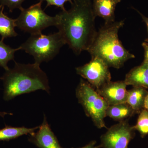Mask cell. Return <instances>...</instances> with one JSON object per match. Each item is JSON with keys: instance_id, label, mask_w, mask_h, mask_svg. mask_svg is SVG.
<instances>
[{"instance_id": "cell-1", "label": "cell", "mask_w": 148, "mask_h": 148, "mask_svg": "<svg viewBox=\"0 0 148 148\" xmlns=\"http://www.w3.org/2000/svg\"><path fill=\"white\" fill-rule=\"evenodd\" d=\"M69 10H62L56 14V27L66 44L79 55L87 51L92 44L97 31L96 17L93 13L90 0H73Z\"/></svg>"}, {"instance_id": "cell-2", "label": "cell", "mask_w": 148, "mask_h": 148, "mask_svg": "<svg viewBox=\"0 0 148 148\" xmlns=\"http://www.w3.org/2000/svg\"><path fill=\"white\" fill-rule=\"evenodd\" d=\"M40 64H20L15 62L12 69L5 71L1 77L3 85V98L12 100L18 95L36 90H45L50 93L48 78Z\"/></svg>"}, {"instance_id": "cell-3", "label": "cell", "mask_w": 148, "mask_h": 148, "mask_svg": "<svg viewBox=\"0 0 148 148\" xmlns=\"http://www.w3.org/2000/svg\"><path fill=\"white\" fill-rule=\"evenodd\" d=\"M124 20L104 24L98 31L93 42L87 51L91 57L101 58L109 67L119 69L125 62L135 56L123 47L119 38L120 29Z\"/></svg>"}, {"instance_id": "cell-4", "label": "cell", "mask_w": 148, "mask_h": 148, "mask_svg": "<svg viewBox=\"0 0 148 148\" xmlns=\"http://www.w3.org/2000/svg\"><path fill=\"white\" fill-rule=\"evenodd\" d=\"M66 44L62 35L58 32L48 35L42 33L31 35L20 47L34 57L35 63L40 65L53 59Z\"/></svg>"}, {"instance_id": "cell-5", "label": "cell", "mask_w": 148, "mask_h": 148, "mask_svg": "<svg viewBox=\"0 0 148 148\" xmlns=\"http://www.w3.org/2000/svg\"><path fill=\"white\" fill-rule=\"evenodd\" d=\"M76 95L86 114L91 119L95 126L99 129L107 128L104 119L109 105L94 88L82 79L76 89Z\"/></svg>"}, {"instance_id": "cell-6", "label": "cell", "mask_w": 148, "mask_h": 148, "mask_svg": "<svg viewBox=\"0 0 148 148\" xmlns=\"http://www.w3.org/2000/svg\"><path fill=\"white\" fill-rule=\"evenodd\" d=\"M42 3L40 1L27 8H22L16 19V27L31 35L40 34L48 27H56L58 23L57 15L52 16L47 14L42 8Z\"/></svg>"}, {"instance_id": "cell-7", "label": "cell", "mask_w": 148, "mask_h": 148, "mask_svg": "<svg viewBox=\"0 0 148 148\" xmlns=\"http://www.w3.org/2000/svg\"><path fill=\"white\" fill-rule=\"evenodd\" d=\"M110 67L101 58L91 57V60L83 66L76 68L77 73L87 80L96 90L111 81Z\"/></svg>"}, {"instance_id": "cell-8", "label": "cell", "mask_w": 148, "mask_h": 148, "mask_svg": "<svg viewBox=\"0 0 148 148\" xmlns=\"http://www.w3.org/2000/svg\"><path fill=\"white\" fill-rule=\"evenodd\" d=\"M135 131L127 120L119 122L101 135L100 145L102 148H127L135 137Z\"/></svg>"}, {"instance_id": "cell-9", "label": "cell", "mask_w": 148, "mask_h": 148, "mask_svg": "<svg viewBox=\"0 0 148 148\" xmlns=\"http://www.w3.org/2000/svg\"><path fill=\"white\" fill-rule=\"evenodd\" d=\"M127 85L124 81L110 82L96 90L109 106L126 103L127 95Z\"/></svg>"}, {"instance_id": "cell-10", "label": "cell", "mask_w": 148, "mask_h": 148, "mask_svg": "<svg viewBox=\"0 0 148 148\" xmlns=\"http://www.w3.org/2000/svg\"><path fill=\"white\" fill-rule=\"evenodd\" d=\"M29 140L39 148H64L60 145L51 129L45 115L42 123L39 127L38 130L31 135Z\"/></svg>"}, {"instance_id": "cell-11", "label": "cell", "mask_w": 148, "mask_h": 148, "mask_svg": "<svg viewBox=\"0 0 148 148\" xmlns=\"http://www.w3.org/2000/svg\"><path fill=\"white\" fill-rule=\"evenodd\" d=\"M121 0H93L92 8L96 16L103 18L105 24L115 22V11L117 4Z\"/></svg>"}, {"instance_id": "cell-12", "label": "cell", "mask_w": 148, "mask_h": 148, "mask_svg": "<svg viewBox=\"0 0 148 148\" xmlns=\"http://www.w3.org/2000/svg\"><path fill=\"white\" fill-rule=\"evenodd\" d=\"M124 82L127 85L148 89V64L144 61L140 66L131 69L125 76Z\"/></svg>"}, {"instance_id": "cell-13", "label": "cell", "mask_w": 148, "mask_h": 148, "mask_svg": "<svg viewBox=\"0 0 148 148\" xmlns=\"http://www.w3.org/2000/svg\"><path fill=\"white\" fill-rule=\"evenodd\" d=\"M148 94L145 88L140 87H133L127 91L126 103L129 105L135 114L140 113L145 109V100Z\"/></svg>"}, {"instance_id": "cell-14", "label": "cell", "mask_w": 148, "mask_h": 148, "mask_svg": "<svg viewBox=\"0 0 148 148\" xmlns=\"http://www.w3.org/2000/svg\"><path fill=\"white\" fill-rule=\"evenodd\" d=\"M132 108L126 103L109 106L106 112V116L119 122L127 120L135 114Z\"/></svg>"}, {"instance_id": "cell-15", "label": "cell", "mask_w": 148, "mask_h": 148, "mask_svg": "<svg viewBox=\"0 0 148 148\" xmlns=\"http://www.w3.org/2000/svg\"><path fill=\"white\" fill-rule=\"evenodd\" d=\"M39 127L27 128L25 127H14L6 125L5 127L0 129V141H10L22 135H32L38 129Z\"/></svg>"}, {"instance_id": "cell-16", "label": "cell", "mask_w": 148, "mask_h": 148, "mask_svg": "<svg viewBox=\"0 0 148 148\" xmlns=\"http://www.w3.org/2000/svg\"><path fill=\"white\" fill-rule=\"evenodd\" d=\"M3 7L0 11V35L3 40L6 38L16 37L18 35L14 30L16 27V19L5 14L3 12Z\"/></svg>"}, {"instance_id": "cell-17", "label": "cell", "mask_w": 148, "mask_h": 148, "mask_svg": "<svg viewBox=\"0 0 148 148\" xmlns=\"http://www.w3.org/2000/svg\"><path fill=\"white\" fill-rule=\"evenodd\" d=\"M21 50L19 47L17 48L13 49L7 45L3 42V40H0V66L2 67L5 71L8 70V66L9 61L14 60V53L17 51Z\"/></svg>"}, {"instance_id": "cell-18", "label": "cell", "mask_w": 148, "mask_h": 148, "mask_svg": "<svg viewBox=\"0 0 148 148\" xmlns=\"http://www.w3.org/2000/svg\"><path fill=\"white\" fill-rule=\"evenodd\" d=\"M139 114L137 123L133 128L138 131L143 138L148 135V110L143 109Z\"/></svg>"}, {"instance_id": "cell-19", "label": "cell", "mask_w": 148, "mask_h": 148, "mask_svg": "<svg viewBox=\"0 0 148 148\" xmlns=\"http://www.w3.org/2000/svg\"><path fill=\"white\" fill-rule=\"evenodd\" d=\"M25 0H0V6L7 7L10 12H12L15 9L21 10L22 4Z\"/></svg>"}, {"instance_id": "cell-20", "label": "cell", "mask_w": 148, "mask_h": 148, "mask_svg": "<svg viewBox=\"0 0 148 148\" xmlns=\"http://www.w3.org/2000/svg\"><path fill=\"white\" fill-rule=\"evenodd\" d=\"M44 1H46L47 2L46 8L50 6H55L58 8H60L64 11L66 10L64 7V4L67 2H69L71 4L73 3V0H40V1L42 2Z\"/></svg>"}, {"instance_id": "cell-21", "label": "cell", "mask_w": 148, "mask_h": 148, "mask_svg": "<svg viewBox=\"0 0 148 148\" xmlns=\"http://www.w3.org/2000/svg\"><path fill=\"white\" fill-rule=\"evenodd\" d=\"M96 141L95 140H92L90 143L87 144L86 145L82 147L79 148H101V146L96 145Z\"/></svg>"}, {"instance_id": "cell-22", "label": "cell", "mask_w": 148, "mask_h": 148, "mask_svg": "<svg viewBox=\"0 0 148 148\" xmlns=\"http://www.w3.org/2000/svg\"><path fill=\"white\" fill-rule=\"evenodd\" d=\"M143 46L144 48V50H145V59H144V61H145L148 64V43H143Z\"/></svg>"}, {"instance_id": "cell-23", "label": "cell", "mask_w": 148, "mask_h": 148, "mask_svg": "<svg viewBox=\"0 0 148 148\" xmlns=\"http://www.w3.org/2000/svg\"><path fill=\"white\" fill-rule=\"evenodd\" d=\"M138 11V13L140 14V15H141V16H142V18H143V21H144V22L146 23V25H147V29H148V17H146L145 16L143 15V14H142L140 12L138 11V10H136Z\"/></svg>"}, {"instance_id": "cell-24", "label": "cell", "mask_w": 148, "mask_h": 148, "mask_svg": "<svg viewBox=\"0 0 148 148\" xmlns=\"http://www.w3.org/2000/svg\"><path fill=\"white\" fill-rule=\"evenodd\" d=\"M7 115H13V114L12 113H8L7 112H1L0 111V116L1 117L4 118V117L5 116Z\"/></svg>"}, {"instance_id": "cell-25", "label": "cell", "mask_w": 148, "mask_h": 148, "mask_svg": "<svg viewBox=\"0 0 148 148\" xmlns=\"http://www.w3.org/2000/svg\"><path fill=\"white\" fill-rule=\"evenodd\" d=\"M144 108L145 109H146V110H148V94L147 95V97H146L145 100Z\"/></svg>"}, {"instance_id": "cell-26", "label": "cell", "mask_w": 148, "mask_h": 148, "mask_svg": "<svg viewBox=\"0 0 148 148\" xmlns=\"http://www.w3.org/2000/svg\"><path fill=\"white\" fill-rule=\"evenodd\" d=\"M2 8V7H1L0 6V11H1V10Z\"/></svg>"}]
</instances>
